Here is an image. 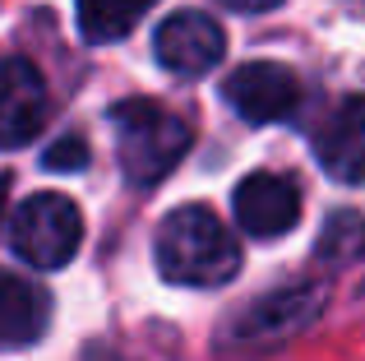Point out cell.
Instances as JSON below:
<instances>
[{
	"mask_svg": "<svg viewBox=\"0 0 365 361\" xmlns=\"http://www.w3.org/2000/svg\"><path fill=\"white\" fill-rule=\"evenodd\" d=\"M158 273L176 288H222L241 269V245L208 204H180L158 227Z\"/></svg>",
	"mask_w": 365,
	"mask_h": 361,
	"instance_id": "1",
	"label": "cell"
},
{
	"mask_svg": "<svg viewBox=\"0 0 365 361\" xmlns=\"http://www.w3.org/2000/svg\"><path fill=\"white\" fill-rule=\"evenodd\" d=\"M111 126H116L120 172L139 190L158 185L190 148V126L176 111H167L162 102H148V98L116 102L111 107Z\"/></svg>",
	"mask_w": 365,
	"mask_h": 361,
	"instance_id": "2",
	"label": "cell"
},
{
	"mask_svg": "<svg viewBox=\"0 0 365 361\" xmlns=\"http://www.w3.org/2000/svg\"><path fill=\"white\" fill-rule=\"evenodd\" d=\"M79 241H83V213L61 190L28 195L9 213V245H14V255L42 273L65 269L79 255Z\"/></svg>",
	"mask_w": 365,
	"mask_h": 361,
	"instance_id": "3",
	"label": "cell"
},
{
	"mask_svg": "<svg viewBox=\"0 0 365 361\" xmlns=\"http://www.w3.org/2000/svg\"><path fill=\"white\" fill-rule=\"evenodd\" d=\"M324 306V288H282L273 297L255 301V306L241 310L232 329L222 334L227 347L236 352H264V347H277L287 338H296Z\"/></svg>",
	"mask_w": 365,
	"mask_h": 361,
	"instance_id": "4",
	"label": "cell"
},
{
	"mask_svg": "<svg viewBox=\"0 0 365 361\" xmlns=\"http://www.w3.org/2000/svg\"><path fill=\"white\" fill-rule=\"evenodd\" d=\"M222 98L250 126H273V121H287L301 107V79L277 61H250L227 74Z\"/></svg>",
	"mask_w": 365,
	"mask_h": 361,
	"instance_id": "5",
	"label": "cell"
},
{
	"mask_svg": "<svg viewBox=\"0 0 365 361\" xmlns=\"http://www.w3.org/2000/svg\"><path fill=\"white\" fill-rule=\"evenodd\" d=\"M153 51H158L162 70L180 74V79H195V74H208L227 56V37L217 28V19L199 14V9H176V14H167L158 24Z\"/></svg>",
	"mask_w": 365,
	"mask_h": 361,
	"instance_id": "6",
	"label": "cell"
},
{
	"mask_svg": "<svg viewBox=\"0 0 365 361\" xmlns=\"http://www.w3.org/2000/svg\"><path fill=\"white\" fill-rule=\"evenodd\" d=\"M46 126V83L33 61L9 56L0 65V148H24Z\"/></svg>",
	"mask_w": 365,
	"mask_h": 361,
	"instance_id": "7",
	"label": "cell"
},
{
	"mask_svg": "<svg viewBox=\"0 0 365 361\" xmlns=\"http://www.w3.org/2000/svg\"><path fill=\"white\" fill-rule=\"evenodd\" d=\"M232 208H236V223L250 236L273 241V236H287L296 227V218H301V190L277 172H255L236 185Z\"/></svg>",
	"mask_w": 365,
	"mask_h": 361,
	"instance_id": "8",
	"label": "cell"
},
{
	"mask_svg": "<svg viewBox=\"0 0 365 361\" xmlns=\"http://www.w3.org/2000/svg\"><path fill=\"white\" fill-rule=\"evenodd\" d=\"M314 158L333 180L365 185V98H347L314 130Z\"/></svg>",
	"mask_w": 365,
	"mask_h": 361,
	"instance_id": "9",
	"label": "cell"
},
{
	"mask_svg": "<svg viewBox=\"0 0 365 361\" xmlns=\"http://www.w3.org/2000/svg\"><path fill=\"white\" fill-rule=\"evenodd\" d=\"M46 292L33 278H19V273L0 269V347H28L42 338L46 329Z\"/></svg>",
	"mask_w": 365,
	"mask_h": 361,
	"instance_id": "10",
	"label": "cell"
},
{
	"mask_svg": "<svg viewBox=\"0 0 365 361\" xmlns=\"http://www.w3.org/2000/svg\"><path fill=\"white\" fill-rule=\"evenodd\" d=\"M148 9H153V0H74L79 33H83V42H93V46L120 42Z\"/></svg>",
	"mask_w": 365,
	"mask_h": 361,
	"instance_id": "11",
	"label": "cell"
},
{
	"mask_svg": "<svg viewBox=\"0 0 365 361\" xmlns=\"http://www.w3.org/2000/svg\"><path fill=\"white\" fill-rule=\"evenodd\" d=\"M314 260L329 264V269H351L356 260H365V213H356V208L333 213L329 223L319 227Z\"/></svg>",
	"mask_w": 365,
	"mask_h": 361,
	"instance_id": "12",
	"label": "cell"
},
{
	"mask_svg": "<svg viewBox=\"0 0 365 361\" xmlns=\"http://www.w3.org/2000/svg\"><path fill=\"white\" fill-rule=\"evenodd\" d=\"M83 163H88V144H83V139H74V135L56 139V144L42 153V167H51V172H79Z\"/></svg>",
	"mask_w": 365,
	"mask_h": 361,
	"instance_id": "13",
	"label": "cell"
},
{
	"mask_svg": "<svg viewBox=\"0 0 365 361\" xmlns=\"http://www.w3.org/2000/svg\"><path fill=\"white\" fill-rule=\"evenodd\" d=\"M217 5L236 9V14H264V9H277L282 0H217Z\"/></svg>",
	"mask_w": 365,
	"mask_h": 361,
	"instance_id": "14",
	"label": "cell"
},
{
	"mask_svg": "<svg viewBox=\"0 0 365 361\" xmlns=\"http://www.w3.org/2000/svg\"><path fill=\"white\" fill-rule=\"evenodd\" d=\"M0 208H5V180H0Z\"/></svg>",
	"mask_w": 365,
	"mask_h": 361,
	"instance_id": "15",
	"label": "cell"
}]
</instances>
